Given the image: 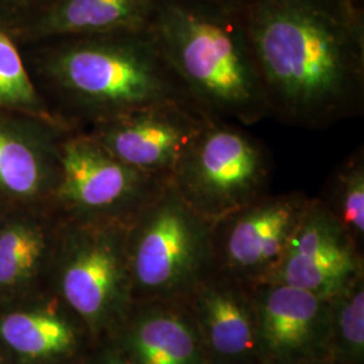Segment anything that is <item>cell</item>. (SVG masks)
I'll list each match as a JSON object with an SVG mask.
<instances>
[{
	"mask_svg": "<svg viewBox=\"0 0 364 364\" xmlns=\"http://www.w3.org/2000/svg\"><path fill=\"white\" fill-rule=\"evenodd\" d=\"M270 117L326 130L364 112L362 0H245Z\"/></svg>",
	"mask_w": 364,
	"mask_h": 364,
	"instance_id": "6da1fadb",
	"label": "cell"
},
{
	"mask_svg": "<svg viewBox=\"0 0 364 364\" xmlns=\"http://www.w3.org/2000/svg\"><path fill=\"white\" fill-rule=\"evenodd\" d=\"M34 60L39 93L69 130L151 105L201 111L149 27L43 39Z\"/></svg>",
	"mask_w": 364,
	"mask_h": 364,
	"instance_id": "7a4b0ae2",
	"label": "cell"
},
{
	"mask_svg": "<svg viewBox=\"0 0 364 364\" xmlns=\"http://www.w3.org/2000/svg\"><path fill=\"white\" fill-rule=\"evenodd\" d=\"M149 28L209 120L254 126L270 117L239 10L209 0H154Z\"/></svg>",
	"mask_w": 364,
	"mask_h": 364,
	"instance_id": "3957f363",
	"label": "cell"
},
{
	"mask_svg": "<svg viewBox=\"0 0 364 364\" xmlns=\"http://www.w3.org/2000/svg\"><path fill=\"white\" fill-rule=\"evenodd\" d=\"M212 225L165 182L126 227L132 304L186 299L215 270Z\"/></svg>",
	"mask_w": 364,
	"mask_h": 364,
	"instance_id": "277c9868",
	"label": "cell"
},
{
	"mask_svg": "<svg viewBox=\"0 0 364 364\" xmlns=\"http://www.w3.org/2000/svg\"><path fill=\"white\" fill-rule=\"evenodd\" d=\"M126 227L58 219L48 274L55 299L84 326L92 347L117 332L132 305Z\"/></svg>",
	"mask_w": 364,
	"mask_h": 364,
	"instance_id": "5b68a950",
	"label": "cell"
},
{
	"mask_svg": "<svg viewBox=\"0 0 364 364\" xmlns=\"http://www.w3.org/2000/svg\"><path fill=\"white\" fill-rule=\"evenodd\" d=\"M273 162L266 147L239 124L210 122L170 180L185 201L216 221L270 192Z\"/></svg>",
	"mask_w": 364,
	"mask_h": 364,
	"instance_id": "8992f818",
	"label": "cell"
},
{
	"mask_svg": "<svg viewBox=\"0 0 364 364\" xmlns=\"http://www.w3.org/2000/svg\"><path fill=\"white\" fill-rule=\"evenodd\" d=\"M169 178L126 165L87 131H68L61 142V171L50 208L61 220L127 225Z\"/></svg>",
	"mask_w": 364,
	"mask_h": 364,
	"instance_id": "52a82bcc",
	"label": "cell"
},
{
	"mask_svg": "<svg viewBox=\"0 0 364 364\" xmlns=\"http://www.w3.org/2000/svg\"><path fill=\"white\" fill-rule=\"evenodd\" d=\"M311 200L299 191L269 192L213 221L215 270L250 285L267 282Z\"/></svg>",
	"mask_w": 364,
	"mask_h": 364,
	"instance_id": "ba28073f",
	"label": "cell"
},
{
	"mask_svg": "<svg viewBox=\"0 0 364 364\" xmlns=\"http://www.w3.org/2000/svg\"><path fill=\"white\" fill-rule=\"evenodd\" d=\"M210 122L193 107L151 105L109 119L85 131L109 154L131 168L169 178L182 156Z\"/></svg>",
	"mask_w": 364,
	"mask_h": 364,
	"instance_id": "9c48e42d",
	"label": "cell"
},
{
	"mask_svg": "<svg viewBox=\"0 0 364 364\" xmlns=\"http://www.w3.org/2000/svg\"><path fill=\"white\" fill-rule=\"evenodd\" d=\"M362 274L363 250L320 200L312 197L267 282L297 287L328 299Z\"/></svg>",
	"mask_w": 364,
	"mask_h": 364,
	"instance_id": "30bf717a",
	"label": "cell"
},
{
	"mask_svg": "<svg viewBox=\"0 0 364 364\" xmlns=\"http://www.w3.org/2000/svg\"><path fill=\"white\" fill-rule=\"evenodd\" d=\"M254 287L262 364L331 358L329 299L284 284Z\"/></svg>",
	"mask_w": 364,
	"mask_h": 364,
	"instance_id": "8fae6325",
	"label": "cell"
},
{
	"mask_svg": "<svg viewBox=\"0 0 364 364\" xmlns=\"http://www.w3.org/2000/svg\"><path fill=\"white\" fill-rule=\"evenodd\" d=\"M68 131L37 117L0 114L3 204L50 208L61 171V142Z\"/></svg>",
	"mask_w": 364,
	"mask_h": 364,
	"instance_id": "7c38bea8",
	"label": "cell"
},
{
	"mask_svg": "<svg viewBox=\"0 0 364 364\" xmlns=\"http://www.w3.org/2000/svg\"><path fill=\"white\" fill-rule=\"evenodd\" d=\"M183 302L195 318L209 364H262L254 285L213 270Z\"/></svg>",
	"mask_w": 364,
	"mask_h": 364,
	"instance_id": "4fadbf2b",
	"label": "cell"
},
{
	"mask_svg": "<svg viewBox=\"0 0 364 364\" xmlns=\"http://www.w3.org/2000/svg\"><path fill=\"white\" fill-rule=\"evenodd\" d=\"M111 340L135 364H209L183 301L134 302Z\"/></svg>",
	"mask_w": 364,
	"mask_h": 364,
	"instance_id": "5bb4252c",
	"label": "cell"
},
{
	"mask_svg": "<svg viewBox=\"0 0 364 364\" xmlns=\"http://www.w3.org/2000/svg\"><path fill=\"white\" fill-rule=\"evenodd\" d=\"M0 340L16 358L36 364L72 363L92 348L84 326L57 299L1 314Z\"/></svg>",
	"mask_w": 364,
	"mask_h": 364,
	"instance_id": "9a60e30c",
	"label": "cell"
},
{
	"mask_svg": "<svg viewBox=\"0 0 364 364\" xmlns=\"http://www.w3.org/2000/svg\"><path fill=\"white\" fill-rule=\"evenodd\" d=\"M154 0H48L14 30L16 39L99 34L149 27Z\"/></svg>",
	"mask_w": 364,
	"mask_h": 364,
	"instance_id": "2e32d148",
	"label": "cell"
},
{
	"mask_svg": "<svg viewBox=\"0 0 364 364\" xmlns=\"http://www.w3.org/2000/svg\"><path fill=\"white\" fill-rule=\"evenodd\" d=\"M58 218L46 207H14L0 218V296H13L48 273Z\"/></svg>",
	"mask_w": 364,
	"mask_h": 364,
	"instance_id": "e0dca14e",
	"label": "cell"
},
{
	"mask_svg": "<svg viewBox=\"0 0 364 364\" xmlns=\"http://www.w3.org/2000/svg\"><path fill=\"white\" fill-rule=\"evenodd\" d=\"M16 41L13 30L0 22V114L61 124L41 96Z\"/></svg>",
	"mask_w": 364,
	"mask_h": 364,
	"instance_id": "ac0fdd59",
	"label": "cell"
},
{
	"mask_svg": "<svg viewBox=\"0 0 364 364\" xmlns=\"http://www.w3.org/2000/svg\"><path fill=\"white\" fill-rule=\"evenodd\" d=\"M317 198L350 235L355 245L363 250V147H358L338 164L331 173L323 193Z\"/></svg>",
	"mask_w": 364,
	"mask_h": 364,
	"instance_id": "d6986e66",
	"label": "cell"
},
{
	"mask_svg": "<svg viewBox=\"0 0 364 364\" xmlns=\"http://www.w3.org/2000/svg\"><path fill=\"white\" fill-rule=\"evenodd\" d=\"M329 299L331 358L364 364V274Z\"/></svg>",
	"mask_w": 364,
	"mask_h": 364,
	"instance_id": "ffe728a7",
	"label": "cell"
},
{
	"mask_svg": "<svg viewBox=\"0 0 364 364\" xmlns=\"http://www.w3.org/2000/svg\"><path fill=\"white\" fill-rule=\"evenodd\" d=\"M87 360L88 364H135L111 338L95 344L87 353Z\"/></svg>",
	"mask_w": 364,
	"mask_h": 364,
	"instance_id": "44dd1931",
	"label": "cell"
},
{
	"mask_svg": "<svg viewBox=\"0 0 364 364\" xmlns=\"http://www.w3.org/2000/svg\"><path fill=\"white\" fill-rule=\"evenodd\" d=\"M19 21L18 10L14 0H0V22L7 25L11 30L16 26Z\"/></svg>",
	"mask_w": 364,
	"mask_h": 364,
	"instance_id": "7402d4cb",
	"label": "cell"
},
{
	"mask_svg": "<svg viewBox=\"0 0 364 364\" xmlns=\"http://www.w3.org/2000/svg\"><path fill=\"white\" fill-rule=\"evenodd\" d=\"M14 1H15V7H16L18 15H19V21H18V25H19L25 18H27L30 14L34 13L48 0H14ZM18 25H16V27H18Z\"/></svg>",
	"mask_w": 364,
	"mask_h": 364,
	"instance_id": "603a6c76",
	"label": "cell"
},
{
	"mask_svg": "<svg viewBox=\"0 0 364 364\" xmlns=\"http://www.w3.org/2000/svg\"><path fill=\"white\" fill-rule=\"evenodd\" d=\"M209 1L219 3L221 6H225V7H230V9H236V10H239L242 7V4L245 3V0H209Z\"/></svg>",
	"mask_w": 364,
	"mask_h": 364,
	"instance_id": "cb8c5ba5",
	"label": "cell"
},
{
	"mask_svg": "<svg viewBox=\"0 0 364 364\" xmlns=\"http://www.w3.org/2000/svg\"><path fill=\"white\" fill-rule=\"evenodd\" d=\"M301 364H340L333 360L332 358H326V359H320V360H312V362H306V363Z\"/></svg>",
	"mask_w": 364,
	"mask_h": 364,
	"instance_id": "d4e9b609",
	"label": "cell"
},
{
	"mask_svg": "<svg viewBox=\"0 0 364 364\" xmlns=\"http://www.w3.org/2000/svg\"><path fill=\"white\" fill-rule=\"evenodd\" d=\"M88 353V352H87ZM68 364H88V360H87V355H84L82 358H80L77 360H75V362H72V363Z\"/></svg>",
	"mask_w": 364,
	"mask_h": 364,
	"instance_id": "484cf974",
	"label": "cell"
},
{
	"mask_svg": "<svg viewBox=\"0 0 364 364\" xmlns=\"http://www.w3.org/2000/svg\"><path fill=\"white\" fill-rule=\"evenodd\" d=\"M10 208V207H7L6 204H3L1 201H0V218L3 216V213L7 210V209Z\"/></svg>",
	"mask_w": 364,
	"mask_h": 364,
	"instance_id": "4316f807",
	"label": "cell"
}]
</instances>
